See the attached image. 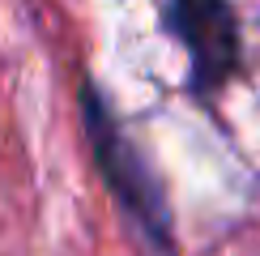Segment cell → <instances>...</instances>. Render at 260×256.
<instances>
[{
  "instance_id": "obj_2",
  "label": "cell",
  "mask_w": 260,
  "mask_h": 256,
  "mask_svg": "<svg viewBox=\"0 0 260 256\" xmlns=\"http://www.w3.org/2000/svg\"><path fill=\"white\" fill-rule=\"evenodd\" d=\"M171 21L192 56L197 85L201 90L222 85L239 56V35H235V17L226 0H171Z\"/></svg>"
},
{
  "instance_id": "obj_1",
  "label": "cell",
  "mask_w": 260,
  "mask_h": 256,
  "mask_svg": "<svg viewBox=\"0 0 260 256\" xmlns=\"http://www.w3.org/2000/svg\"><path fill=\"white\" fill-rule=\"evenodd\" d=\"M85 133L94 141V158H99L107 184H111V192L124 205V218L133 227L137 243H141V256H175L167 201H162L145 158L133 149V141L124 137V128L103 107L99 90H85Z\"/></svg>"
}]
</instances>
